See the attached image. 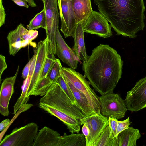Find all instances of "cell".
<instances>
[{
  "label": "cell",
  "instance_id": "cell-32",
  "mask_svg": "<svg viewBox=\"0 0 146 146\" xmlns=\"http://www.w3.org/2000/svg\"><path fill=\"white\" fill-rule=\"evenodd\" d=\"M34 57V55L24 67L22 73V77L25 79L28 76L32 62Z\"/></svg>",
  "mask_w": 146,
  "mask_h": 146
},
{
  "label": "cell",
  "instance_id": "cell-39",
  "mask_svg": "<svg viewBox=\"0 0 146 146\" xmlns=\"http://www.w3.org/2000/svg\"><path fill=\"white\" fill-rule=\"evenodd\" d=\"M28 3V5L31 7H35L37 6V5L33 0H25Z\"/></svg>",
  "mask_w": 146,
  "mask_h": 146
},
{
  "label": "cell",
  "instance_id": "cell-4",
  "mask_svg": "<svg viewBox=\"0 0 146 146\" xmlns=\"http://www.w3.org/2000/svg\"><path fill=\"white\" fill-rule=\"evenodd\" d=\"M62 71L64 77L85 96L95 113H100L99 97L90 87V82L85 76L70 67H62Z\"/></svg>",
  "mask_w": 146,
  "mask_h": 146
},
{
  "label": "cell",
  "instance_id": "cell-6",
  "mask_svg": "<svg viewBox=\"0 0 146 146\" xmlns=\"http://www.w3.org/2000/svg\"><path fill=\"white\" fill-rule=\"evenodd\" d=\"M44 5L46 19L45 29L49 42L48 53L56 54V34L59 27V13L57 0H41Z\"/></svg>",
  "mask_w": 146,
  "mask_h": 146
},
{
  "label": "cell",
  "instance_id": "cell-12",
  "mask_svg": "<svg viewBox=\"0 0 146 146\" xmlns=\"http://www.w3.org/2000/svg\"><path fill=\"white\" fill-rule=\"evenodd\" d=\"M61 19L60 30L65 38L72 36L76 23L73 8V0H57Z\"/></svg>",
  "mask_w": 146,
  "mask_h": 146
},
{
  "label": "cell",
  "instance_id": "cell-10",
  "mask_svg": "<svg viewBox=\"0 0 146 146\" xmlns=\"http://www.w3.org/2000/svg\"><path fill=\"white\" fill-rule=\"evenodd\" d=\"M127 110L137 112L146 107V76L128 91L125 100Z\"/></svg>",
  "mask_w": 146,
  "mask_h": 146
},
{
  "label": "cell",
  "instance_id": "cell-8",
  "mask_svg": "<svg viewBox=\"0 0 146 146\" xmlns=\"http://www.w3.org/2000/svg\"><path fill=\"white\" fill-rule=\"evenodd\" d=\"M105 17L100 12L92 10L87 19L83 23L84 32L96 35L104 38L113 35L111 27Z\"/></svg>",
  "mask_w": 146,
  "mask_h": 146
},
{
  "label": "cell",
  "instance_id": "cell-14",
  "mask_svg": "<svg viewBox=\"0 0 146 146\" xmlns=\"http://www.w3.org/2000/svg\"><path fill=\"white\" fill-rule=\"evenodd\" d=\"M19 69V65L15 75L4 79L1 85L0 112L4 116H8L9 113V105L11 98L14 92V85Z\"/></svg>",
  "mask_w": 146,
  "mask_h": 146
},
{
  "label": "cell",
  "instance_id": "cell-34",
  "mask_svg": "<svg viewBox=\"0 0 146 146\" xmlns=\"http://www.w3.org/2000/svg\"><path fill=\"white\" fill-rule=\"evenodd\" d=\"M7 65L5 57L2 54L0 55V81H1V77L4 71L7 68Z\"/></svg>",
  "mask_w": 146,
  "mask_h": 146
},
{
  "label": "cell",
  "instance_id": "cell-25",
  "mask_svg": "<svg viewBox=\"0 0 146 146\" xmlns=\"http://www.w3.org/2000/svg\"><path fill=\"white\" fill-rule=\"evenodd\" d=\"M31 78V77L28 75L25 80L21 94L13 106L14 113L15 114L23 105L27 103L29 99L26 97V95Z\"/></svg>",
  "mask_w": 146,
  "mask_h": 146
},
{
  "label": "cell",
  "instance_id": "cell-27",
  "mask_svg": "<svg viewBox=\"0 0 146 146\" xmlns=\"http://www.w3.org/2000/svg\"><path fill=\"white\" fill-rule=\"evenodd\" d=\"M52 83L46 77L41 79L38 82L32 95L43 96Z\"/></svg>",
  "mask_w": 146,
  "mask_h": 146
},
{
  "label": "cell",
  "instance_id": "cell-24",
  "mask_svg": "<svg viewBox=\"0 0 146 146\" xmlns=\"http://www.w3.org/2000/svg\"><path fill=\"white\" fill-rule=\"evenodd\" d=\"M46 27V19L44 9L36 14L27 25L28 30H36L40 28L45 29Z\"/></svg>",
  "mask_w": 146,
  "mask_h": 146
},
{
  "label": "cell",
  "instance_id": "cell-19",
  "mask_svg": "<svg viewBox=\"0 0 146 146\" xmlns=\"http://www.w3.org/2000/svg\"><path fill=\"white\" fill-rule=\"evenodd\" d=\"M73 8L76 24L84 23L93 10L91 0H73Z\"/></svg>",
  "mask_w": 146,
  "mask_h": 146
},
{
  "label": "cell",
  "instance_id": "cell-28",
  "mask_svg": "<svg viewBox=\"0 0 146 146\" xmlns=\"http://www.w3.org/2000/svg\"><path fill=\"white\" fill-rule=\"evenodd\" d=\"M56 83L59 85L72 103L74 104H77L73 93L63 77L62 73L58 78Z\"/></svg>",
  "mask_w": 146,
  "mask_h": 146
},
{
  "label": "cell",
  "instance_id": "cell-3",
  "mask_svg": "<svg viewBox=\"0 0 146 146\" xmlns=\"http://www.w3.org/2000/svg\"><path fill=\"white\" fill-rule=\"evenodd\" d=\"M75 118L80 123L85 116L78 104L72 103L57 83H53L39 102Z\"/></svg>",
  "mask_w": 146,
  "mask_h": 146
},
{
  "label": "cell",
  "instance_id": "cell-23",
  "mask_svg": "<svg viewBox=\"0 0 146 146\" xmlns=\"http://www.w3.org/2000/svg\"><path fill=\"white\" fill-rule=\"evenodd\" d=\"M93 146H118L116 137H110V129L108 125L100 135Z\"/></svg>",
  "mask_w": 146,
  "mask_h": 146
},
{
  "label": "cell",
  "instance_id": "cell-5",
  "mask_svg": "<svg viewBox=\"0 0 146 146\" xmlns=\"http://www.w3.org/2000/svg\"><path fill=\"white\" fill-rule=\"evenodd\" d=\"M38 127L34 122L14 129L0 142V146H32Z\"/></svg>",
  "mask_w": 146,
  "mask_h": 146
},
{
  "label": "cell",
  "instance_id": "cell-18",
  "mask_svg": "<svg viewBox=\"0 0 146 146\" xmlns=\"http://www.w3.org/2000/svg\"><path fill=\"white\" fill-rule=\"evenodd\" d=\"M84 34L82 23H79L76 24L71 37L74 40L72 50L78 59L85 62L88 56L86 52Z\"/></svg>",
  "mask_w": 146,
  "mask_h": 146
},
{
  "label": "cell",
  "instance_id": "cell-11",
  "mask_svg": "<svg viewBox=\"0 0 146 146\" xmlns=\"http://www.w3.org/2000/svg\"><path fill=\"white\" fill-rule=\"evenodd\" d=\"M81 125L85 124L89 127L90 134L86 139V146H93L100 134L108 125V118L101 113H95L91 116L85 117L80 119Z\"/></svg>",
  "mask_w": 146,
  "mask_h": 146
},
{
  "label": "cell",
  "instance_id": "cell-21",
  "mask_svg": "<svg viewBox=\"0 0 146 146\" xmlns=\"http://www.w3.org/2000/svg\"><path fill=\"white\" fill-rule=\"evenodd\" d=\"M64 78L73 93L78 106L85 116H89L96 113L85 96L75 88L69 81Z\"/></svg>",
  "mask_w": 146,
  "mask_h": 146
},
{
  "label": "cell",
  "instance_id": "cell-26",
  "mask_svg": "<svg viewBox=\"0 0 146 146\" xmlns=\"http://www.w3.org/2000/svg\"><path fill=\"white\" fill-rule=\"evenodd\" d=\"M62 67L59 59L56 58L46 77L53 83H56L58 78L62 73Z\"/></svg>",
  "mask_w": 146,
  "mask_h": 146
},
{
  "label": "cell",
  "instance_id": "cell-1",
  "mask_svg": "<svg viewBox=\"0 0 146 146\" xmlns=\"http://www.w3.org/2000/svg\"><path fill=\"white\" fill-rule=\"evenodd\" d=\"M123 63L115 50L100 44L83 62L82 69L94 90L103 95L113 92L121 78Z\"/></svg>",
  "mask_w": 146,
  "mask_h": 146
},
{
  "label": "cell",
  "instance_id": "cell-16",
  "mask_svg": "<svg viewBox=\"0 0 146 146\" xmlns=\"http://www.w3.org/2000/svg\"><path fill=\"white\" fill-rule=\"evenodd\" d=\"M25 29L23 25L20 23L15 29L11 31L8 34L7 39L10 55L15 56L22 48L30 44L22 38V35Z\"/></svg>",
  "mask_w": 146,
  "mask_h": 146
},
{
  "label": "cell",
  "instance_id": "cell-7",
  "mask_svg": "<svg viewBox=\"0 0 146 146\" xmlns=\"http://www.w3.org/2000/svg\"><path fill=\"white\" fill-rule=\"evenodd\" d=\"M100 110L103 115L117 119L123 117L127 108L125 100L118 94L113 92L101 95L99 97Z\"/></svg>",
  "mask_w": 146,
  "mask_h": 146
},
{
  "label": "cell",
  "instance_id": "cell-17",
  "mask_svg": "<svg viewBox=\"0 0 146 146\" xmlns=\"http://www.w3.org/2000/svg\"><path fill=\"white\" fill-rule=\"evenodd\" d=\"M60 137L57 131L44 126L38 132L32 146H57Z\"/></svg>",
  "mask_w": 146,
  "mask_h": 146
},
{
  "label": "cell",
  "instance_id": "cell-30",
  "mask_svg": "<svg viewBox=\"0 0 146 146\" xmlns=\"http://www.w3.org/2000/svg\"><path fill=\"white\" fill-rule=\"evenodd\" d=\"M118 119L113 117H108L109 125L110 129V137L113 138L116 137Z\"/></svg>",
  "mask_w": 146,
  "mask_h": 146
},
{
  "label": "cell",
  "instance_id": "cell-35",
  "mask_svg": "<svg viewBox=\"0 0 146 146\" xmlns=\"http://www.w3.org/2000/svg\"><path fill=\"white\" fill-rule=\"evenodd\" d=\"M11 121L8 118L3 120L0 123V131H3L6 128L7 129L9 127V125Z\"/></svg>",
  "mask_w": 146,
  "mask_h": 146
},
{
  "label": "cell",
  "instance_id": "cell-15",
  "mask_svg": "<svg viewBox=\"0 0 146 146\" xmlns=\"http://www.w3.org/2000/svg\"><path fill=\"white\" fill-rule=\"evenodd\" d=\"M39 106L42 110L63 122L71 133H79L81 125L73 117L43 103L39 102Z\"/></svg>",
  "mask_w": 146,
  "mask_h": 146
},
{
  "label": "cell",
  "instance_id": "cell-37",
  "mask_svg": "<svg viewBox=\"0 0 146 146\" xmlns=\"http://www.w3.org/2000/svg\"><path fill=\"white\" fill-rule=\"evenodd\" d=\"M17 5L24 7L26 8H29V5L27 4V2L25 0H11Z\"/></svg>",
  "mask_w": 146,
  "mask_h": 146
},
{
  "label": "cell",
  "instance_id": "cell-36",
  "mask_svg": "<svg viewBox=\"0 0 146 146\" xmlns=\"http://www.w3.org/2000/svg\"><path fill=\"white\" fill-rule=\"evenodd\" d=\"M82 126V130L83 134L85 136L86 139H87L89 136L90 130L89 127L85 124H84Z\"/></svg>",
  "mask_w": 146,
  "mask_h": 146
},
{
  "label": "cell",
  "instance_id": "cell-29",
  "mask_svg": "<svg viewBox=\"0 0 146 146\" xmlns=\"http://www.w3.org/2000/svg\"><path fill=\"white\" fill-rule=\"evenodd\" d=\"M56 58L54 55L48 54L39 80L46 77Z\"/></svg>",
  "mask_w": 146,
  "mask_h": 146
},
{
  "label": "cell",
  "instance_id": "cell-13",
  "mask_svg": "<svg viewBox=\"0 0 146 146\" xmlns=\"http://www.w3.org/2000/svg\"><path fill=\"white\" fill-rule=\"evenodd\" d=\"M56 53L59 59L70 68L74 69L77 68L78 59L74 51L66 44L61 35L59 27L56 34Z\"/></svg>",
  "mask_w": 146,
  "mask_h": 146
},
{
  "label": "cell",
  "instance_id": "cell-38",
  "mask_svg": "<svg viewBox=\"0 0 146 146\" xmlns=\"http://www.w3.org/2000/svg\"><path fill=\"white\" fill-rule=\"evenodd\" d=\"M34 55V57L31 64L29 74V76L31 77L33 73L36 59V54H35Z\"/></svg>",
  "mask_w": 146,
  "mask_h": 146
},
{
  "label": "cell",
  "instance_id": "cell-22",
  "mask_svg": "<svg viewBox=\"0 0 146 146\" xmlns=\"http://www.w3.org/2000/svg\"><path fill=\"white\" fill-rule=\"evenodd\" d=\"M57 146H86L85 136L83 134L72 133L68 135L64 133L60 137Z\"/></svg>",
  "mask_w": 146,
  "mask_h": 146
},
{
  "label": "cell",
  "instance_id": "cell-2",
  "mask_svg": "<svg viewBox=\"0 0 146 146\" xmlns=\"http://www.w3.org/2000/svg\"><path fill=\"white\" fill-rule=\"evenodd\" d=\"M118 35L133 38L145 27L143 0H94Z\"/></svg>",
  "mask_w": 146,
  "mask_h": 146
},
{
  "label": "cell",
  "instance_id": "cell-33",
  "mask_svg": "<svg viewBox=\"0 0 146 146\" xmlns=\"http://www.w3.org/2000/svg\"><path fill=\"white\" fill-rule=\"evenodd\" d=\"M6 13L3 3V0H0V27L5 24Z\"/></svg>",
  "mask_w": 146,
  "mask_h": 146
},
{
  "label": "cell",
  "instance_id": "cell-20",
  "mask_svg": "<svg viewBox=\"0 0 146 146\" xmlns=\"http://www.w3.org/2000/svg\"><path fill=\"white\" fill-rule=\"evenodd\" d=\"M141 136L138 129L129 127L116 137L118 146H136L137 141Z\"/></svg>",
  "mask_w": 146,
  "mask_h": 146
},
{
  "label": "cell",
  "instance_id": "cell-9",
  "mask_svg": "<svg viewBox=\"0 0 146 146\" xmlns=\"http://www.w3.org/2000/svg\"><path fill=\"white\" fill-rule=\"evenodd\" d=\"M49 47V41L47 37L44 40L39 42L36 46L35 53L36 55V61L33 73L26 95L27 98H29V96L32 95L40 80L48 54Z\"/></svg>",
  "mask_w": 146,
  "mask_h": 146
},
{
  "label": "cell",
  "instance_id": "cell-31",
  "mask_svg": "<svg viewBox=\"0 0 146 146\" xmlns=\"http://www.w3.org/2000/svg\"><path fill=\"white\" fill-rule=\"evenodd\" d=\"M131 123L129 117L124 120H117L116 137L121 131L128 128Z\"/></svg>",
  "mask_w": 146,
  "mask_h": 146
}]
</instances>
